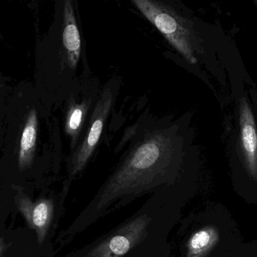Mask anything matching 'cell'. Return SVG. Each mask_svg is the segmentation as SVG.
<instances>
[{"label": "cell", "mask_w": 257, "mask_h": 257, "mask_svg": "<svg viewBox=\"0 0 257 257\" xmlns=\"http://www.w3.org/2000/svg\"><path fill=\"white\" fill-rule=\"evenodd\" d=\"M181 164L182 155L177 142L164 132L154 134L128 154L60 239L69 242L136 198L175 184Z\"/></svg>", "instance_id": "obj_1"}, {"label": "cell", "mask_w": 257, "mask_h": 257, "mask_svg": "<svg viewBox=\"0 0 257 257\" xmlns=\"http://www.w3.org/2000/svg\"><path fill=\"white\" fill-rule=\"evenodd\" d=\"M145 18L152 23L169 43L190 63H196L191 42V31L187 21L172 8L161 2L134 0Z\"/></svg>", "instance_id": "obj_2"}, {"label": "cell", "mask_w": 257, "mask_h": 257, "mask_svg": "<svg viewBox=\"0 0 257 257\" xmlns=\"http://www.w3.org/2000/svg\"><path fill=\"white\" fill-rule=\"evenodd\" d=\"M151 220L146 214L130 220L95 246L86 257L124 256L146 238Z\"/></svg>", "instance_id": "obj_3"}, {"label": "cell", "mask_w": 257, "mask_h": 257, "mask_svg": "<svg viewBox=\"0 0 257 257\" xmlns=\"http://www.w3.org/2000/svg\"><path fill=\"white\" fill-rule=\"evenodd\" d=\"M111 103L112 95L110 91L106 90L102 94L95 108L90 131L85 141L72 157L70 168V178L72 179L84 170L93 154L102 134L105 119L111 109Z\"/></svg>", "instance_id": "obj_4"}, {"label": "cell", "mask_w": 257, "mask_h": 257, "mask_svg": "<svg viewBox=\"0 0 257 257\" xmlns=\"http://www.w3.org/2000/svg\"><path fill=\"white\" fill-rule=\"evenodd\" d=\"M16 205L30 229L36 231L38 242L42 244L48 235L54 217V202L42 199L33 202L26 196H17Z\"/></svg>", "instance_id": "obj_5"}, {"label": "cell", "mask_w": 257, "mask_h": 257, "mask_svg": "<svg viewBox=\"0 0 257 257\" xmlns=\"http://www.w3.org/2000/svg\"><path fill=\"white\" fill-rule=\"evenodd\" d=\"M241 141L244 159L249 175L257 179V134L253 113L247 101H243L241 110Z\"/></svg>", "instance_id": "obj_6"}, {"label": "cell", "mask_w": 257, "mask_h": 257, "mask_svg": "<svg viewBox=\"0 0 257 257\" xmlns=\"http://www.w3.org/2000/svg\"><path fill=\"white\" fill-rule=\"evenodd\" d=\"M38 135V116L35 109L29 112L21 134L18 153L20 170L29 168L33 164L36 149Z\"/></svg>", "instance_id": "obj_7"}, {"label": "cell", "mask_w": 257, "mask_h": 257, "mask_svg": "<svg viewBox=\"0 0 257 257\" xmlns=\"http://www.w3.org/2000/svg\"><path fill=\"white\" fill-rule=\"evenodd\" d=\"M63 39L69 66L72 68H75L79 59L81 39L71 1L65 2Z\"/></svg>", "instance_id": "obj_8"}, {"label": "cell", "mask_w": 257, "mask_h": 257, "mask_svg": "<svg viewBox=\"0 0 257 257\" xmlns=\"http://www.w3.org/2000/svg\"><path fill=\"white\" fill-rule=\"evenodd\" d=\"M220 241V232L215 226L208 225L192 234L187 243L186 257H206Z\"/></svg>", "instance_id": "obj_9"}, {"label": "cell", "mask_w": 257, "mask_h": 257, "mask_svg": "<svg viewBox=\"0 0 257 257\" xmlns=\"http://www.w3.org/2000/svg\"><path fill=\"white\" fill-rule=\"evenodd\" d=\"M84 106L75 105L72 107L68 113L66 120V132L72 137L73 140L76 139L79 131L80 126L82 122L84 116Z\"/></svg>", "instance_id": "obj_10"}, {"label": "cell", "mask_w": 257, "mask_h": 257, "mask_svg": "<svg viewBox=\"0 0 257 257\" xmlns=\"http://www.w3.org/2000/svg\"><path fill=\"white\" fill-rule=\"evenodd\" d=\"M1 250H2V246H1V244H0V253H1Z\"/></svg>", "instance_id": "obj_11"}]
</instances>
